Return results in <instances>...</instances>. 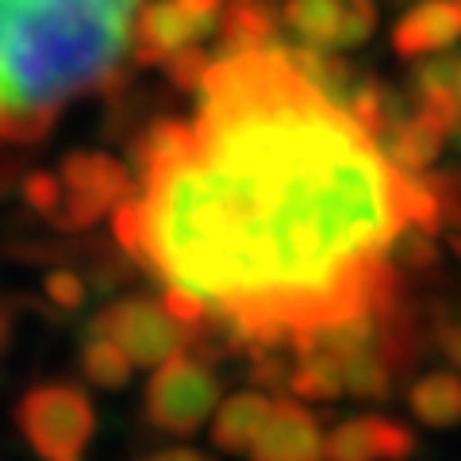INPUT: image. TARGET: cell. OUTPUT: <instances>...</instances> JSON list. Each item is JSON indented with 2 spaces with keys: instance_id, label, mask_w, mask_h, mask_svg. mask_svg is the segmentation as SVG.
I'll return each mask as SVG.
<instances>
[{
  "instance_id": "cell-15",
  "label": "cell",
  "mask_w": 461,
  "mask_h": 461,
  "mask_svg": "<svg viewBox=\"0 0 461 461\" xmlns=\"http://www.w3.org/2000/svg\"><path fill=\"white\" fill-rule=\"evenodd\" d=\"M131 369L135 366L123 357L120 346L89 330V339H85V346H81V373L85 377H89L93 384H100V388H123L127 381H131Z\"/></svg>"
},
{
  "instance_id": "cell-10",
  "label": "cell",
  "mask_w": 461,
  "mask_h": 461,
  "mask_svg": "<svg viewBox=\"0 0 461 461\" xmlns=\"http://www.w3.org/2000/svg\"><path fill=\"white\" fill-rule=\"evenodd\" d=\"M411 450V427L388 415H354L323 438V461H403Z\"/></svg>"
},
{
  "instance_id": "cell-1",
  "label": "cell",
  "mask_w": 461,
  "mask_h": 461,
  "mask_svg": "<svg viewBox=\"0 0 461 461\" xmlns=\"http://www.w3.org/2000/svg\"><path fill=\"white\" fill-rule=\"evenodd\" d=\"M196 96L189 123L139 135V181L112 212L120 247L166 285L181 327L281 350L400 300L396 235L442 227L427 169L388 162L281 39L212 54Z\"/></svg>"
},
{
  "instance_id": "cell-5",
  "label": "cell",
  "mask_w": 461,
  "mask_h": 461,
  "mask_svg": "<svg viewBox=\"0 0 461 461\" xmlns=\"http://www.w3.org/2000/svg\"><path fill=\"white\" fill-rule=\"evenodd\" d=\"M215 403H220V377L181 350L154 366L147 393H142V415L166 435L189 438L212 420Z\"/></svg>"
},
{
  "instance_id": "cell-9",
  "label": "cell",
  "mask_w": 461,
  "mask_h": 461,
  "mask_svg": "<svg viewBox=\"0 0 461 461\" xmlns=\"http://www.w3.org/2000/svg\"><path fill=\"white\" fill-rule=\"evenodd\" d=\"M250 461H323L315 415L296 400H269V411L250 442Z\"/></svg>"
},
{
  "instance_id": "cell-7",
  "label": "cell",
  "mask_w": 461,
  "mask_h": 461,
  "mask_svg": "<svg viewBox=\"0 0 461 461\" xmlns=\"http://www.w3.org/2000/svg\"><path fill=\"white\" fill-rule=\"evenodd\" d=\"M223 0H147L131 35V62L166 66L169 58L204 47L220 27Z\"/></svg>"
},
{
  "instance_id": "cell-12",
  "label": "cell",
  "mask_w": 461,
  "mask_h": 461,
  "mask_svg": "<svg viewBox=\"0 0 461 461\" xmlns=\"http://www.w3.org/2000/svg\"><path fill=\"white\" fill-rule=\"evenodd\" d=\"M411 108L430 112L450 131V139H461V54H430L420 58L411 69Z\"/></svg>"
},
{
  "instance_id": "cell-19",
  "label": "cell",
  "mask_w": 461,
  "mask_h": 461,
  "mask_svg": "<svg viewBox=\"0 0 461 461\" xmlns=\"http://www.w3.org/2000/svg\"><path fill=\"white\" fill-rule=\"evenodd\" d=\"M12 335H16V320H12V312L0 304V357H5V350L12 346Z\"/></svg>"
},
{
  "instance_id": "cell-3",
  "label": "cell",
  "mask_w": 461,
  "mask_h": 461,
  "mask_svg": "<svg viewBox=\"0 0 461 461\" xmlns=\"http://www.w3.org/2000/svg\"><path fill=\"white\" fill-rule=\"evenodd\" d=\"M127 193H131V173L123 169V162L96 150H77L54 173H32L27 177L32 208L69 230H81L112 215Z\"/></svg>"
},
{
  "instance_id": "cell-13",
  "label": "cell",
  "mask_w": 461,
  "mask_h": 461,
  "mask_svg": "<svg viewBox=\"0 0 461 461\" xmlns=\"http://www.w3.org/2000/svg\"><path fill=\"white\" fill-rule=\"evenodd\" d=\"M408 408L423 427H457L461 423V373L430 369L408 388Z\"/></svg>"
},
{
  "instance_id": "cell-6",
  "label": "cell",
  "mask_w": 461,
  "mask_h": 461,
  "mask_svg": "<svg viewBox=\"0 0 461 461\" xmlns=\"http://www.w3.org/2000/svg\"><path fill=\"white\" fill-rule=\"evenodd\" d=\"M93 335H104L108 342H115L127 362L139 369L162 366L166 357L181 354L193 342V335L181 327L177 315L154 296H123L108 304L93 320Z\"/></svg>"
},
{
  "instance_id": "cell-17",
  "label": "cell",
  "mask_w": 461,
  "mask_h": 461,
  "mask_svg": "<svg viewBox=\"0 0 461 461\" xmlns=\"http://www.w3.org/2000/svg\"><path fill=\"white\" fill-rule=\"evenodd\" d=\"M435 342L446 354V362L461 369V315H438L435 320Z\"/></svg>"
},
{
  "instance_id": "cell-16",
  "label": "cell",
  "mask_w": 461,
  "mask_h": 461,
  "mask_svg": "<svg viewBox=\"0 0 461 461\" xmlns=\"http://www.w3.org/2000/svg\"><path fill=\"white\" fill-rule=\"evenodd\" d=\"M47 296L54 300V308H66L74 312L85 304V285L77 273H50L47 277Z\"/></svg>"
},
{
  "instance_id": "cell-8",
  "label": "cell",
  "mask_w": 461,
  "mask_h": 461,
  "mask_svg": "<svg viewBox=\"0 0 461 461\" xmlns=\"http://www.w3.org/2000/svg\"><path fill=\"white\" fill-rule=\"evenodd\" d=\"M373 12L369 0H288L277 12V23L300 39V47L312 50H346L373 35Z\"/></svg>"
},
{
  "instance_id": "cell-4",
  "label": "cell",
  "mask_w": 461,
  "mask_h": 461,
  "mask_svg": "<svg viewBox=\"0 0 461 461\" xmlns=\"http://www.w3.org/2000/svg\"><path fill=\"white\" fill-rule=\"evenodd\" d=\"M16 427L42 461H85L96 435V408L85 388L47 381L20 396Z\"/></svg>"
},
{
  "instance_id": "cell-2",
  "label": "cell",
  "mask_w": 461,
  "mask_h": 461,
  "mask_svg": "<svg viewBox=\"0 0 461 461\" xmlns=\"http://www.w3.org/2000/svg\"><path fill=\"white\" fill-rule=\"evenodd\" d=\"M147 0H0V147H27L123 77Z\"/></svg>"
},
{
  "instance_id": "cell-18",
  "label": "cell",
  "mask_w": 461,
  "mask_h": 461,
  "mask_svg": "<svg viewBox=\"0 0 461 461\" xmlns=\"http://www.w3.org/2000/svg\"><path fill=\"white\" fill-rule=\"evenodd\" d=\"M142 461H212V457H204L200 450H185V446H177V450H158V454L142 457Z\"/></svg>"
},
{
  "instance_id": "cell-20",
  "label": "cell",
  "mask_w": 461,
  "mask_h": 461,
  "mask_svg": "<svg viewBox=\"0 0 461 461\" xmlns=\"http://www.w3.org/2000/svg\"><path fill=\"white\" fill-rule=\"evenodd\" d=\"M454 250H457V258H461V235H457V239H454Z\"/></svg>"
},
{
  "instance_id": "cell-14",
  "label": "cell",
  "mask_w": 461,
  "mask_h": 461,
  "mask_svg": "<svg viewBox=\"0 0 461 461\" xmlns=\"http://www.w3.org/2000/svg\"><path fill=\"white\" fill-rule=\"evenodd\" d=\"M266 411H269L266 393H254L250 388V393L227 396L220 403V411H212L215 415V423H212L215 446H220L223 454H247L254 435H258V427H262V420H266Z\"/></svg>"
},
{
  "instance_id": "cell-11",
  "label": "cell",
  "mask_w": 461,
  "mask_h": 461,
  "mask_svg": "<svg viewBox=\"0 0 461 461\" xmlns=\"http://www.w3.org/2000/svg\"><path fill=\"white\" fill-rule=\"evenodd\" d=\"M461 39V0H420L393 27V50L408 62L450 50Z\"/></svg>"
}]
</instances>
